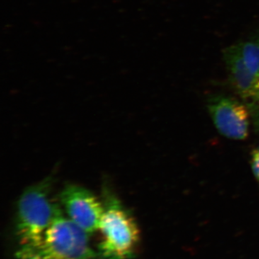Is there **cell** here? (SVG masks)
<instances>
[{"label":"cell","instance_id":"obj_1","mask_svg":"<svg viewBox=\"0 0 259 259\" xmlns=\"http://www.w3.org/2000/svg\"><path fill=\"white\" fill-rule=\"evenodd\" d=\"M89 236L58 208L52 223L36 244L20 246L18 259H100Z\"/></svg>","mask_w":259,"mask_h":259},{"label":"cell","instance_id":"obj_2","mask_svg":"<svg viewBox=\"0 0 259 259\" xmlns=\"http://www.w3.org/2000/svg\"><path fill=\"white\" fill-rule=\"evenodd\" d=\"M105 209L98 231L102 235L99 245L100 259H128L139 244L140 231L131 213L115 196L107 192Z\"/></svg>","mask_w":259,"mask_h":259},{"label":"cell","instance_id":"obj_3","mask_svg":"<svg viewBox=\"0 0 259 259\" xmlns=\"http://www.w3.org/2000/svg\"><path fill=\"white\" fill-rule=\"evenodd\" d=\"M51 177L24 190L17 203L15 232L20 246L36 244L55 217L59 206L50 198Z\"/></svg>","mask_w":259,"mask_h":259},{"label":"cell","instance_id":"obj_4","mask_svg":"<svg viewBox=\"0 0 259 259\" xmlns=\"http://www.w3.org/2000/svg\"><path fill=\"white\" fill-rule=\"evenodd\" d=\"M66 216L89 235L98 231L105 206L90 190L76 185L65 186L59 195Z\"/></svg>","mask_w":259,"mask_h":259},{"label":"cell","instance_id":"obj_5","mask_svg":"<svg viewBox=\"0 0 259 259\" xmlns=\"http://www.w3.org/2000/svg\"><path fill=\"white\" fill-rule=\"evenodd\" d=\"M207 109L216 129L222 136L237 141L248 137L249 112L242 102L232 97L214 95L207 101Z\"/></svg>","mask_w":259,"mask_h":259},{"label":"cell","instance_id":"obj_6","mask_svg":"<svg viewBox=\"0 0 259 259\" xmlns=\"http://www.w3.org/2000/svg\"><path fill=\"white\" fill-rule=\"evenodd\" d=\"M228 77L237 93L245 100L259 103V76L245 64L238 44L223 52Z\"/></svg>","mask_w":259,"mask_h":259},{"label":"cell","instance_id":"obj_7","mask_svg":"<svg viewBox=\"0 0 259 259\" xmlns=\"http://www.w3.org/2000/svg\"><path fill=\"white\" fill-rule=\"evenodd\" d=\"M242 56L250 70L259 76V35L238 44Z\"/></svg>","mask_w":259,"mask_h":259},{"label":"cell","instance_id":"obj_8","mask_svg":"<svg viewBox=\"0 0 259 259\" xmlns=\"http://www.w3.org/2000/svg\"><path fill=\"white\" fill-rule=\"evenodd\" d=\"M251 163L252 171H253V175L255 178L259 182V150L255 149L251 153Z\"/></svg>","mask_w":259,"mask_h":259},{"label":"cell","instance_id":"obj_9","mask_svg":"<svg viewBox=\"0 0 259 259\" xmlns=\"http://www.w3.org/2000/svg\"><path fill=\"white\" fill-rule=\"evenodd\" d=\"M258 149L259 150V146H258Z\"/></svg>","mask_w":259,"mask_h":259}]
</instances>
